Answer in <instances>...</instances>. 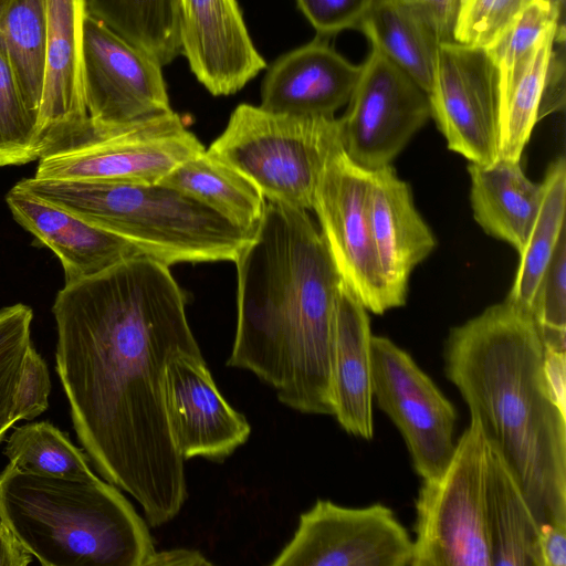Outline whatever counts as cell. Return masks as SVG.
I'll list each match as a JSON object with an SVG mask.
<instances>
[{"instance_id":"cell-1","label":"cell","mask_w":566,"mask_h":566,"mask_svg":"<svg viewBox=\"0 0 566 566\" xmlns=\"http://www.w3.org/2000/svg\"><path fill=\"white\" fill-rule=\"evenodd\" d=\"M169 268L146 255L128 259L66 283L52 307L56 373L77 438L153 527L171 521L187 499L185 460L165 408L166 368L176 355H201Z\"/></svg>"},{"instance_id":"cell-2","label":"cell","mask_w":566,"mask_h":566,"mask_svg":"<svg viewBox=\"0 0 566 566\" xmlns=\"http://www.w3.org/2000/svg\"><path fill=\"white\" fill-rule=\"evenodd\" d=\"M234 263L238 318L227 366L253 373L294 410L333 416L332 352L343 281L307 211L266 201Z\"/></svg>"},{"instance_id":"cell-3","label":"cell","mask_w":566,"mask_h":566,"mask_svg":"<svg viewBox=\"0 0 566 566\" xmlns=\"http://www.w3.org/2000/svg\"><path fill=\"white\" fill-rule=\"evenodd\" d=\"M544 349L531 314L507 300L453 327L443 349L447 378L541 528L566 524V412L548 389Z\"/></svg>"},{"instance_id":"cell-4","label":"cell","mask_w":566,"mask_h":566,"mask_svg":"<svg viewBox=\"0 0 566 566\" xmlns=\"http://www.w3.org/2000/svg\"><path fill=\"white\" fill-rule=\"evenodd\" d=\"M0 516L44 566H146L156 551L147 522L109 482L0 472Z\"/></svg>"},{"instance_id":"cell-5","label":"cell","mask_w":566,"mask_h":566,"mask_svg":"<svg viewBox=\"0 0 566 566\" xmlns=\"http://www.w3.org/2000/svg\"><path fill=\"white\" fill-rule=\"evenodd\" d=\"M17 188L137 247L167 265L234 262L254 231L161 182L20 180Z\"/></svg>"},{"instance_id":"cell-6","label":"cell","mask_w":566,"mask_h":566,"mask_svg":"<svg viewBox=\"0 0 566 566\" xmlns=\"http://www.w3.org/2000/svg\"><path fill=\"white\" fill-rule=\"evenodd\" d=\"M203 150L174 111L122 125L87 115L46 135L34 178L157 184Z\"/></svg>"},{"instance_id":"cell-7","label":"cell","mask_w":566,"mask_h":566,"mask_svg":"<svg viewBox=\"0 0 566 566\" xmlns=\"http://www.w3.org/2000/svg\"><path fill=\"white\" fill-rule=\"evenodd\" d=\"M340 147L335 116H293L240 104L208 150L250 179L266 201L307 211Z\"/></svg>"},{"instance_id":"cell-8","label":"cell","mask_w":566,"mask_h":566,"mask_svg":"<svg viewBox=\"0 0 566 566\" xmlns=\"http://www.w3.org/2000/svg\"><path fill=\"white\" fill-rule=\"evenodd\" d=\"M488 482L489 444L471 420L444 471L422 480L410 566H492Z\"/></svg>"},{"instance_id":"cell-9","label":"cell","mask_w":566,"mask_h":566,"mask_svg":"<svg viewBox=\"0 0 566 566\" xmlns=\"http://www.w3.org/2000/svg\"><path fill=\"white\" fill-rule=\"evenodd\" d=\"M373 394L403 438L422 480L439 476L454 449L457 411L413 358L384 336L371 335Z\"/></svg>"},{"instance_id":"cell-10","label":"cell","mask_w":566,"mask_h":566,"mask_svg":"<svg viewBox=\"0 0 566 566\" xmlns=\"http://www.w3.org/2000/svg\"><path fill=\"white\" fill-rule=\"evenodd\" d=\"M428 98L449 149L473 164L499 159L501 75L485 49L440 43Z\"/></svg>"},{"instance_id":"cell-11","label":"cell","mask_w":566,"mask_h":566,"mask_svg":"<svg viewBox=\"0 0 566 566\" xmlns=\"http://www.w3.org/2000/svg\"><path fill=\"white\" fill-rule=\"evenodd\" d=\"M370 186L371 170L340 147L323 170L312 210L342 281L367 311L379 315L391 306L371 232Z\"/></svg>"},{"instance_id":"cell-12","label":"cell","mask_w":566,"mask_h":566,"mask_svg":"<svg viewBox=\"0 0 566 566\" xmlns=\"http://www.w3.org/2000/svg\"><path fill=\"white\" fill-rule=\"evenodd\" d=\"M347 104L338 118L340 144L369 170L390 165L431 117L427 92L373 46Z\"/></svg>"},{"instance_id":"cell-13","label":"cell","mask_w":566,"mask_h":566,"mask_svg":"<svg viewBox=\"0 0 566 566\" xmlns=\"http://www.w3.org/2000/svg\"><path fill=\"white\" fill-rule=\"evenodd\" d=\"M413 539L388 506L345 507L318 499L301 514L273 566H410Z\"/></svg>"},{"instance_id":"cell-14","label":"cell","mask_w":566,"mask_h":566,"mask_svg":"<svg viewBox=\"0 0 566 566\" xmlns=\"http://www.w3.org/2000/svg\"><path fill=\"white\" fill-rule=\"evenodd\" d=\"M82 63L85 104L94 120L122 125L172 111L163 65L88 13Z\"/></svg>"},{"instance_id":"cell-15","label":"cell","mask_w":566,"mask_h":566,"mask_svg":"<svg viewBox=\"0 0 566 566\" xmlns=\"http://www.w3.org/2000/svg\"><path fill=\"white\" fill-rule=\"evenodd\" d=\"M165 408L174 443L184 460L222 461L251 433L245 417L220 394L202 355L172 357L165 375Z\"/></svg>"},{"instance_id":"cell-16","label":"cell","mask_w":566,"mask_h":566,"mask_svg":"<svg viewBox=\"0 0 566 566\" xmlns=\"http://www.w3.org/2000/svg\"><path fill=\"white\" fill-rule=\"evenodd\" d=\"M180 44L191 72L213 96L239 92L266 67L237 0H180Z\"/></svg>"},{"instance_id":"cell-17","label":"cell","mask_w":566,"mask_h":566,"mask_svg":"<svg viewBox=\"0 0 566 566\" xmlns=\"http://www.w3.org/2000/svg\"><path fill=\"white\" fill-rule=\"evenodd\" d=\"M360 74L326 40H315L274 61L261 86L260 107L276 114L333 117L348 103Z\"/></svg>"},{"instance_id":"cell-18","label":"cell","mask_w":566,"mask_h":566,"mask_svg":"<svg viewBox=\"0 0 566 566\" xmlns=\"http://www.w3.org/2000/svg\"><path fill=\"white\" fill-rule=\"evenodd\" d=\"M369 217L390 306H402L411 272L437 240L416 209L409 185L391 165L371 170Z\"/></svg>"},{"instance_id":"cell-19","label":"cell","mask_w":566,"mask_h":566,"mask_svg":"<svg viewBox=\"0 0 566 566\" xmlns=\"http://www.w3.org/2000/svg\"><path fill=\"white\" fill-rule=\"evenodd\" d=\"M6 201L14 220L59 256L65 284L144 255L129 241L15 186L7 193Z\"/></svg>"},{"instance_id":"cell-20","label":"cell","mask_w":566,"mask_h":566,"mask_svg":"<svg viewBox=\"0 0 566 566\" xmlns=\"http://www.w3.org/2000/svg\"><path fill=\"white\" fill-rule=\"evenodd\" d=\"M371 331L367 310L342 282L332 352L333 417L349 434L374 437Z\"/></svg>"},{"instance_id":"cell-21","label":"cell","mask_w":566,"mask_h":566,"mask_svg":"<svg viewBox=\"0 0 566 566\" xmlns=\"http://www.w3.org/2000/svg\"><path fill=\"white\" fill-rule=\"evenodd\" d=\"M43 4L46 56L39 116L42 146L53 128L88 115L82 63L86 1L43 0Z\"/></svg>"},{"instance_id":"cell-22","label":"cell","mask_w":566,"mask_h":566,"mask_svg":"<svg viewBox=\"0 0 566 566\" xmlns=\"http://www.w3.org/2000/svg\"><path fill=\"white\" fill-rule=\"evenodd\" d=\"M470 202L475 221L490 235L523 249L542 198V184L528 179L521 160L470 163Z\"/></svg>"},{"instance_id":"cell-23","label":"cell","mask_w":566,"mask_h":566,"mask_svg":"<svg viewBox=\"0 0 566 566\" xmlns=\"http://www.w3.org/2000/svg\"><path fill=\"white\" fill-rule=\"evenodd\" d=\"M159 182L191 197L248 231L253 232L263 216L266 200L259 188L206 149L178 165Z\"/></svg>"},{"instance_id":"cell-24","label":"cell","mask_w":566,"mask_h":566,"mask_svg":"<svg viewBox=\"0 0 566 566\" xmlns=\"http://www.w3.org/2000/svg\"><path fill=\"white\" fill-rule=\"evenodd\" d=\"M488 520L492 566H541V527L515 476L490 446Z\"/></svg>"},{"instance_id":"cell-25","label":"cell","mask_w":566,"mask_h":566,"mask_svg":"<svg viewBox=\"0 0 566 566\" xmlns=\"http://www.w3.org/2000/svg\"><path fill=\"white\" fill-rule=\"evenodd\" d=\"M359 30L428 94L440 43L412 9L402 0H376Z\"/></svg>"},{"instance_id":"cell-26","label":"cell","mask_w":566,"mask_h":566,"mask_svg":"<svg viewBox=\"0 0 566 566\" xmlns=\"http://www.w3.org/2000/svg\"><path fill=\"white\" fill-rule=\"evenodd\" d=\"M564 40L563 25L549 29L501 88L500 157L521 160L545 93L556 41Z\"/></svg>"},{"instance_id":"cell-27","label":"cell","mask_w":566,"mask_h":566,"mask_svg":"<svg viewBox=\"0 0 566 566\" xmlns=\"http://www.w3.org/2000/svg\"><path fill=\"white\" fill-rule=\"evenodd\" d=\"M542 198L523 249L514 282L505 300L530 313L539 280L566 234V160H554L543 179Z\"/></svg>"},{"instance_id":"cell-28","label":"cell","mask_w":566,"mask_h":566,"mask_svg":"<svg viewBox=\"0 0 566 566\" xmlns=\"http://www.w3.org/2000/svg\"><path fill=\"white\" fill-rule=\"evenodd\" d=\"M86 12L163 66L181 53L180 0H85Z\"/></svg>"},{"instance_id":"cell-29","label":"cell","mask_w":566,"mask_h":566,"mask_svg":"<svg viewBox=\"0 0 566 566\" xmlns=\"http://www.w3.org/2000/svg\"><path fill=\"white\" fill-rule=\"evenodd\" d=\"M0 45L29 107L40 116L45 76L43 0H12L0 18Z\"/></svg>"},{"instance_id":"cell-30","label":"cell","mask_w":566,"mask_h":566,"mask_svg":"<svg viewBox=\"0 0 566 566\" xmlns=\"http://www.w3.org/2000/svg\"><path fill=\"white\" fill-rule=\"evenodd\" d=\"M4 454L15 468L36 474L88 478L94 475L87 455L49 421L17 428Z\"/></svg>"},{"instance_id":"cell-31","label":"cell","mask_w":566,"mask_h":566,"mask_svg":"<svg viewBox=\"0 0 566 566\" xmlns=\"http://www.w3.org/2000/svg\"><path fill=\"white\" fill-rule=\"evenodd\" d=\"M39 114L27 104L0 45V167L41 156Z\"/></svg>"},{"instance_id":"cell-32","label":"cell","mask_w":566,"mask_h":566,"mask_svg":"<svg viewBox=\"0 0 566 566\" xmlns=\"http://www.w3.org/2000/svg\"><path fill=\"white\" fill-rule=\"evenodd\" d=\"M32 310L14 304L0 310V442L17 417V391L31 345Z\"/></svg>"},{"instance_id":"cell-33","label":"cell","mask_w":566,"mask_h":566,"mask_svg":"<svg viewBox=\"0 0 566 566\" xmlns=\"http://www.w3.org/2000/svg\"><path fill=\"white\" fill-rule=\"evenodd\" d=\"M563 0H533L503 35L485 49L500 70L501 88L509 83L542 36L560 27Z\"/></svg>"},{"instance_id":"cell-34","label":"cell","mask_w":566,"mask_h":566,"mask_svg":"<svg viewBox=\"0 0 566 566\" xmlns=\"http://www.w3.org/2000/svg\"><path fill=\"white\" fill-rule=\"evenodd\" d=\"M530 314L538 329L544 348L566 349V234L562 237L547 264Z\"/></svg>"},{"instance_id":"cell-35","label":"cell","mask_w":566,"mask_h":566,"mask_svg":"<svg viewBox=\"0 0 566 566\" xmlns=\"http://www.w3.org/2000/svg\"><path fill=\"white\" fill-rule=\"evenodd\" d=\"M533 0H461L454 41L489 49Z\"/></svg>"},{"instance_id":"cell-36","label":"cell","mask_w":566,"mask_h":566,"mask_svg":"<svg viewBox=\"0 0 566 566\" xmlns=\"http://www.w3.org/2000/svg\"><path fill=\"white\" fill-rule=\"evenodd\" d=\"M318 36L359 29L376 0H295Z\"/></svg>"},{"instance_id":"cell-37","label":"cell","mask_w":566,"mask_h":566,"mask_svg":"<svg viewBox=\"0 0 566 566\" xmlns=\"http://www.w3.org/2000/svg\"><path fill=\"white\" fill-rule=\"evenodd\" d=\"M51 382L43 358L30 345L17 391L18 419L32 420L48 409Z\"/></svg>"},{"instance_id":"cell-38","label":"cell","mask_w":566,"mask_h":566,"mask_svg":"<svg viewBox=\"0 0 566 566\" xmlns=\"http://www.w3.org/2000/svg\"><path fill=\"white\" fill-rule=\"evenodd\" d=\"M432 31L439 43L454 41L461 0H402Z\"/></svg>"},{"instance_id":"cell-39","label":"cell","mask_w":566,"mask_h":566,"mask_svg":"<svg viewBox=\"0 0 566 566\" xmlns=\"http://www.w3.org/2000/svg\"><path fill=\"white\" fill-rule=\"evenodd\" d=\"M541 566H566V524H546L539 533Z\"/></svg>"},{"instance_id":"cell-40","label":"cell","mask_w":566,"mask_h":566,"mask_svg":"<svg viewBox=\"0 0 566 566\" xmlns=\"http://www.w3.org/2000/svg\"><path fill=\"white\" fill-rule=\"evenodd\" d=\"M543 366L548 389L559 408L566 412V353L545 348Z\"/></svg>"},{"instance_id":"cell-41","label":"cell","mask_w":566,"mask_h":566,"mask_svg":"<svg viewBox=\"0 0 566 566\" xmlns=\"http://www.w3.org/2000/svg\"><path fill=\"white\" fill-rule=\"evenodd\" d=\"M32 558V554L0 516V566H27Z\"/></svg>"},{"instance_id":"cell-42","label":"cell","mask_w":566,"mask_h":566,"mask_svg":"<svg viewBox=\"0 0 566 566\" xmlns=\"http://www.w3.org/2000/svg\"><path fill=\"white\" fill-rule=\"evenodd\" d=\"M201 566L211 565L199 551L189 548H172L167 551H155L149 557L146 566Z\"/></svg>"},{"instance_id":"cell-43","label":"cell","mask_w":566,"mask_h":566,"mask_svg":"<svg viewBox=\"0 0 566 566\" xmlns=\"http://www.w3.org/2000/svg\"><path fill=\"white\" fill-rule=\"evenodd\" d=\"M12 0H0V18L2 17V14L4 13V11L7 10V8L9 7V4L11 3Z\"/></svg>"}]
</instances>
